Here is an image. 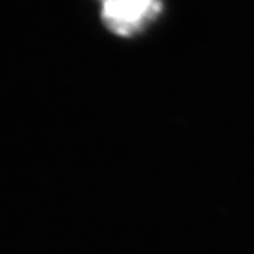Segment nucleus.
<instances>
[{"label":"nucleus","instance_id":"nucleus-1","mask_svg":"<svg viewBox=\"0 0 254 254\" xmlns=\"http://www.w3.org/2000/svg\"><path fill=\"white\" fill-rule=\"evenodd\" d=\"M162 12L160 0H104V25L119 37H132Z\"/></svg>","mask_w":254,"mask_h":254}]
</instances>
